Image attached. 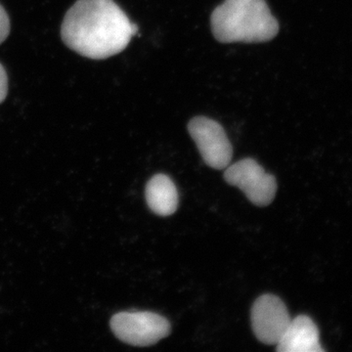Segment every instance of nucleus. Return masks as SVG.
Returning <instances> with one entry per match:
<instances>
[{
  "instance_id": "nucleus-1",
  "label": "nucleus",
  "mask_w": 352,
  "mask_h": 352,
  "mask_svg": "<svg viewBox=\"0 0 352 352\" xmlns=\"http://www.w3.org/2000/svg\"><path fill=\"white\" fill-rule=\"evenodd\" d=\"M138 27L113 0H78L65 16L64 43L78 54L103 60L126 50Z\"/></svg>"
},
{
  "instance_id": "nucleus-2",
  "label": "nucleus",
  "mask_w": 352,
  "mask_h": 352,
  "mask_svg": "<svg viewBox=\"0 0 352 352\" xmlns=\"http://www.w3.org/2000/svg\"><path fill=\"white\" fill-rule=\"evenodd\" d=\"M212 34L222 43H267L279 24L265 0H226L210 17Z\"/></svg>"
},
{
  "instance_id": "nucleus-3",
  "label": "nucleus",
  "mask_w": 352,
  "mask_h": 352,
  "mask_svg": "<svg viewBox=\"0 0 352 352\" xmlns=\"http://www.w3.org/2000/svg\"><path fill=\"white\" fill-rule=\"evenodd\" d=\"M116 337L133 346H150L170 333L168 319L151 311L120 312L110 321Z\"/></svg>"
},
{
  "instance_id": "nucleus-4",
  "label": "nucleus",
  "mask_w": 352,
  "mask_h": 352,
  "mask_svg": "<svg viewBox=\"0 0 352 352\" xmlns=\"http://www.w3.org/2000/svg\"><path fill=\"white\" fill-rule=\"evenodd\" d=\"M224 179L238 187L258 207H266L274 200L277 191L276 178L263 170L254 159H244L227 166Z\"/></svg>"
},
{
  "instance_id": "nucleus-5",
  "label": "nucleus",
  "mask_w": 352,
  "mask_h": 352,
  "mask_svg": "<svg viewBox=\"0 0 352 352\" xmlns=\"http://www.w3.org/2000/svg\"><path fill=\"white\" fill-rule=\"evenodd\" d=\"M188 131L208 166L223 170L229 166L233 147L221 124L207 117H197L190 120Z\"/></svg>"
},
{
  "instance_id": "nucleus-6",
  "label": "nucleus",
  "mask_w": 352,
  "mask_h": 352,
  "mask_svg": "<svg viewBox=\"0 0 352 352\" xmlns=\"http://www.w3.org/2000/svg\"><path fill=\"white\" fill-rule=\"evenodd\" d=\"M252 327L256 339L264 344H277L292 319L281 298L266 294L256 298L252 307Z\"/></svg>"
},
{
  "instance_id": "nucleus-7",
  "label": "nucleus",
  "mask_w": 352,
  "mask_h": 352,
  "mask_svg": "<svg viewBox=\"0 0 352 352\" xmlns=\"http://www.w3.org/2000/svg\"><path fill=\"white\" fill-rule=\"evenodd\" d=\"M279 352H323L319 330L307 315H300L289 322L283 337L276 344Z\"/></svg>"
},
{
  "instance_id": "nucleus-8",
  "label": "nucleus",
  "mask_w": 352,
  "mask_h": 352,
  "mask_svg": "<svg viewBox=\"0 0 352 352\" xmlns=\"http://www.w3.org/2000/svg\"><path fill=\"white\" fill-rule=\"evenodd\" d=\"M145 197L148 207L160 217H168L177 210V189L168 175L153 176L146 185Z\"/></svg>"
},
{
  "instance_id": "nucleus-9",
  "label": "nucleus",
  "mask_w": 352,
  "mask_h": 352,
  "mask_svg": "<svg viewBox=\"0 0 352 352\" xmlns=\"http://www.w3.org/2000/svg\"><path fill=\"white\" fill-rule=\"evenodd\" d=\"M9 31H10V21H9L6 9L0 6V44L6 41Z\"/></svg>"
},
{
  "instance_id": "nucleus-10",
  "label": "nucleus",
  "mask_w": 352,
  "mask_h": 352,
  "mask_svg": "<svg viewBox=\"0 0 352 352\" xmlns=\"http://www.w3.org/2000/svg\"><path fill=\"white\" fill-rule=\"evenodd\" d=\"M7 91H8V78L6 69L0 64V104L6 98Z\"/></svg>"
}]
</instances>
